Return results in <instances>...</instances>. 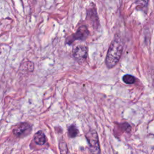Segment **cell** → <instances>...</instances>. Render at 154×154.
<instances>
[{
	"label": "cell",
	"instance_id": "obj_1",
	"mask_svg": "<svg viewBox=\"0 0 154 154\" xmlns=\"http://www.w3.org/2000/svg\"><path fill=\"white\" fill-rule=\"evenodd\" d=\"M123 49V44L121 37L118 34L114 35L112 40L105 58V64L108 68L114 67L119 61Z\"/></svg>",
	"mask_w": 154,
	"mask_h": 154
},
{
	"label": "cell",
	"instance_id": "obj_2",
	"mask_svg": "<svg viewBox=\"0 0 154 154\" xmlns=\"http://www.w3.org/2000/svg\"><path fill=\"white\" fill-rule=\"evenodd\" d=\"M91 154H100V147L97 134L94 130H90L85 134Z\"/></svg>",
	"mask_w": 154,
	"mask_h": 154
},
{
	"label": "cell",
	"instance_id": "obj_3",
	"mask_svg": "<svg viewBox=\"0 0 154 154\" xmlns=\"http://www.w3.org/2000/svg\"><path fill=\"white\" fill-rule=\"evenodd\" d=\"M89 31L85 25L80 26L76 31L66 38V43L67 45H71L76 40H84L89 35Z\"/></svg>",
	"mask_w": 154,
	"mask_h": 154
},
{
	"label": "cell",
	"instance_id": "obj_4",
	"mask_svg": "<svg viewBox=\"0 0 154 154\" xmlns=\"http://www.w3.org/2000/svg\"><path fill=\"white\" fill-rule=\"evenodd\" d=\"M73 57L79 63H83L87 59L88 55V48L84 45H78L73 51Z\"/></svg>",
	"mask_w": 154,
	"mask_h": 154
},
{
	"label": "cell",
	"instance_id": "obj_5",
	"mask_svg": "<svg viewBox=\"0 0 154 154\" xmlns=\"http://www.w3.org/2000/svg\"><path fill=\"white\" fill-rule=\"evenodd\" d=\"M31 126L28 123H20L13 129V132L17 137H23L28 135L31 132Z\"/></svg>",
	"mask_w": 154,
	"mask_h": 154
},
{
	"label": "cell",
	"instance_id": "obj_6",
	"mask_svg": "<svg viewBox=\"0 0 154 154\" xmlns=\"http://www.w3.org/2000/svg\"><path fill=\"white\" fill-rule=\"evenodd\" d=\"M87 19L89 20L92 26L96 29H97L99 26V21L95 7L94 4L92 3V5L89 7L87 10Z\"/></svg>",
	"mask_w": 154,
	"mask_h": 154
},
{
	"label": "cell",
	"instance_id": "obj_7",
	"mask_svg": "<svg viewBox=\"0 0 154 154\" xmlns=\"http://www.w3.org/2000/svg\"><path fill=\"white\" fill-rule=\"evenodd\" d=\"M34 141L37 144H39V145L44 144L46 141V138L45 134L41 131L37 132L34 134Z\"/></svg>",
	"mask_w": 154,
	"mask_h": 154
},
{
	"label": "cell",
	"instance_id": "obj_8",
	"mask_svg": "<svg viewBox=\"0 0 154 154\" xmlns=\"http://www.w3.org/2000/svg\"><path fill=\"white\" fill-rule=\"evenodd\" d=\"M78 129L74 125H70L68 128V134L69 136L71 138H74L76 137L78 134Z\"/></svg>",
	"mask_w": 154,
	"mask_h": 154
},
{
	"label": "cell",
	"instance_id": "obj_9",
	"mask_svg": "<svg viewBox=\"0 0 154 154\" xmlns=\"http://www.w3.org/2000/svg\"><path fill=\"white\" fill-rule=\"evenodd\" d=\"M149 2V0H136V8L138 10L147 7Z\"/></svg>",
	"mask_w": 154,
	"mask_h": 154
},
{
	"label": "cell",
	"instance_id": "obj_10",
	"mask_svg": "<svg viewBox=\"0 0 154 154\" xmlns=\"http://www.w3.org/2000/svg\"><path fill=\"white\" fill-rule=\"evenodd\" d=\"M123 81L127 84H132L135 81V78L134 76L131 75H125L122 78Z\"/></svg>",
	"mask_w": 154,
	"mask_h": 154
},
{
	"label": "cell",
	"instance_id": "obj_11",
	"mask_svg": "<svg viewBox=\"0 0 154 154\" xmlns=\"http://www.w3.org/2000/svg\"><path fill=\"white\" fill-rule=\"evenodd\" d=\"M59 148L61 154H67V144L64 141H60L59 143Z\"/></svg>",
	"mask_w": 154,
	"mask_h": 154
}]
</instances>
